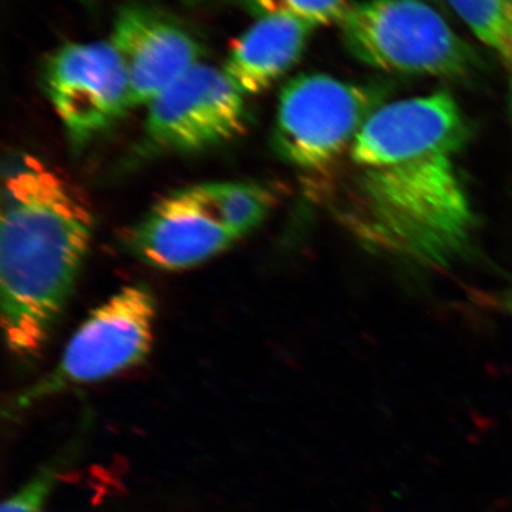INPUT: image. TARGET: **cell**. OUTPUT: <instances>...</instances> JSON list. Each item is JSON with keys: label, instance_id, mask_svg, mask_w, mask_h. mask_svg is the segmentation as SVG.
<instances>
[{"label": "cell", "instance_id": "1", "mask_svg": "<svg viewBox=\"0 0 512 512\" xmlns=\"http://www.w3.org/2000/svg\"><path fill=\"white\" fill-rule=\"evenodd\" d=\"M467 124L447 92L382 104L335 167L336 214L357 239L426 266L466 251L476 217L456 158Z\"/></svg>", "mask_w": 512, "mask_h": 512}, {"label": "cell", "instance_id": "13", "mask_svg": "<svg viewBox=\"0 0 512 512\" xmlns=\"http://www.w3.org/2000/svg\"><path fill=\"white\" fill-rule=\"evenodd\" d=\"M256 18L286 16L316 29L339 25L348 12V0H242Z\"/></svg>", "mask_w": 512, "mask_h": 512}, {"label": "cell", "instance_id": "5", "mask_svg": "<svg viewBox=\"0 0 512 512\" xmlns=\"http://www.w3.org/2000/svg\"><path fill=\"white\" fill-rule=\"evenodd\" d=\"M377 103L375 90L328 74H301L279 94L275 151L302 170H329L348 154Z\"/></svg>", "mask_w": 512, "mask_h": 512}, {"label": "cell", "instance_id": "14", "mask_svg": "<svg viewBox=\"0 0 512 512\" xmlns=\"http://www.w3.org/2000/svg\"><path fill=\"white\" fill-rule=\"evenodd\" d=\"M80 444L82 441H76L73 446L67 447L63 453L50 460L45 467L40 468L35 477L30 478L28 483L3 503L0 512H42L47 498L63 476L64 468L76 456V448Z\"/></svg>", "mask_w": 512, "mask_h": 512}, {"label": "cell", "instance_id": "9", "mask_svg": "<svg viewBox=\"0 0 512 512\" xmlns=\"http://www.w3.org/2000/svg\"><path fill=\"white\" fill-rule=\"evenodd\" d=\"M109 42L126 70L133 109L147 107L201 63L200 43L187 30L140 6L117 13Z\"/></svg>", "mask_w": 512, "mask_h": 512}, {"label": "cell", "instance_id": "8", "mask_svg": "<svg viewBox=\"0 0 512 512\" xmlns=\"http://www.w3.org/2000/svg\"><path fill=\"white\" fill-rule=\"evenodd\" d=\"M238 239L208 208L197 185H192L158 201L127 242L144 264L184 271L227 251Z\"/></svg>", "mask_w": 512, "mask_h": 512}, {"label": "cell", "instance_id": "17", "mask_svg": "<svg viewBox=\"0 0 512 512\" xmlns=\"http://www.w3.org/2000/svg\"><path fill=\"white\" fill-rule=\"evenodd\" d=\"M426 2H436V0H426Z\"/></svg>", "mask_w": 512, "mask_h": 512}, {"label": "cell", "instance_id": "12", "mask_svg": "<svg viewBox=\"0 0 512 512\" xmlns=\"http://www.w3.org/2000/svg\"><path fill=\"white\" fill-rule=\"evenodd\" d=\"M461 22L512 70V0H446Z\"/></svg>", "mask_w": 512, "mask_h": 512}, {"label": "cell", "instance_id": "11", "mask_svg": "<svg viewBox=\"0 0 512 512\" xmlns=\"http://www.w3.org/2000/svg\"><path fill=\"white\" fill-rule=\"evenodd\" d=\"M197 188L215 217L239 239L258 228L274 207V195L259 184L224 181Z\"/></svg>", "mask_w": 512, "mask_h": 512}, {"label": "cell", "instance_id": "3", "mask_svg": "<svg viewBox=\"0 0 512 512\" xmlns=\"http://www.w3.org/2000/svg\"><path fill=\"white\" fill-rule=\"evenodd\" d=\"M360 62L386 72L457 79L477 69V55L426 0H360L339 23Z\"/></svg>", "mask_w": 512, "mask_h": 512}, {"label": "cell", "instance_id": "10", "mask_svg": "<svg viewBox=\"0 0 512 512\" xmlns=\"http://www.w3.org/2000/svg\"><path fill=\"white\" fill-rule=\"evenodd\" d=\"M313 28L286 16H266L238 37L224 73L244 94L264 93L301 60Z\"/></svg>", "mask_w": 512, "mask_h": 512}, {"label": "cell", "instance_id": "2", "mask_svg": "<svg viewBox=\"0 0 512 512\" xmlns=\"http://www.w3.org/2000/svg\"><path fill=\"white\" fill-rule=\"evenodd\" d=\"M93 212L66 175L33 154L3 174L2 328L10 352L33 356L69 301L93 235Z\"/></svg>", "mask_w": 512, "mask_h": 512}, {"label": "cell", "instance_id": "6", "mask_svg": "<svg viewBox=\"0 0 512 512\" xmlns=\"http://www.w3.org/2000/svg\"><path fill=\"white\" fill-rule=\"evenodd\" d=\"M43 86L74 148L92 143L133 109L126 70L110 42L59 47L46 60Z\"/></svg>", "mask_w": 512, "mask_h": 512}, {"label": "cell", "instance_id": "15", "mask_svg": "<svg viewBox=\"0 0 512 512\" xmlns=\"http://www.w3.org/2000/svg\"><path fill=\"white\" fill-rule=\"evenodd\" d=\"M503 308L505 311L510 312L512 315V286L504 293L503 296Z\"/></svg>", "mask_w": 512, "mask_h": 512}, {"label": "cell", "instance_id": "7", "mask_svg": "<svg viewBox=\"0 0 512 512\" xmlns=\"http://www.w3.org/2000/svg\"><path fill=\"white\" fill-rule=\"evenodd\" d=\"M151 147L192 153L228 143L247 131L249 109L224 70L198 63L147 106Z\"/></svg>", "mask_w": 512, "mask_h": 512}, {"label": "cell", "instance_id": "4", "mask_svg": "<svg viewBox=\"0 0 512 512\" xmlns=\"http://www.w3.org/2000/svg\"><path fill=\"white\" fill-rule=\"evenodd\" d=\"M157 302L147 286H124L84 319L52 372L23 390L8 412L29 409L72 387L101 382L141 365L154 343Z\"/></svg>", "mask_w": 512, "mask_h": 512}, {"label": "cell", "instance_id": "16", "mask_svg": "<svg viewBox=\"0 0 512 512\" xmlns=\"http://www.w3.org/2000/svg\"><path fill=\"white\" fill-rule=\"evenodd\" d=\"M191 5H197V3L205 2V0H187Z\"/></svg>", "mask_w": 512, "mask_h": 512}]
</instances>
